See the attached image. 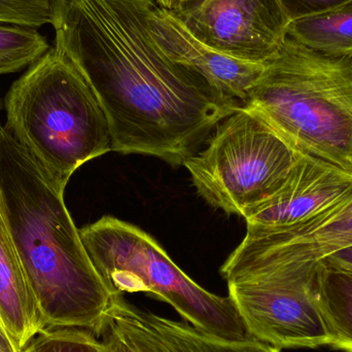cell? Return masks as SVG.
<instances>
[{
  "mask_svg": "<svg viewBox=\"0 0 352 352\" xmlns=\"http://www.w3.org/2000/svg\"><path fill=\"white\" fill-rule=\"evenodd\" d=\"M154 0H64L56 39L90 84L113 152L184 164L244 103L175 61L152 33Z\"/></svg>",
  "mask_w": 352,
  "mask_h": 352,
  "instance_id": "1",
  "label": "cell"
},
{
  "mask_svg": "<svg viewBox=\"0 0 352 352\" xmlns=\"http://www.w3.org/2000/svg\"><path fill=\"white\" fill-rule=\"evenodd\" d=\"M64 192L3 128L0 210L45 330L82 329L99 338L113 296L91 262Z\"/></svg>",
  "mask_w": 352,
  "mask_h": 352,
  "instance_id": "2",
  "label": "cell"
},
{
  "mask_svg": "<svg viewBox=\"0 0 352 352\" xmlns=\"http://www.w3.org/2000/svg\"><path fill=\"white\" fill-rule=\"evenodd\" d=\"M4 109V128L62 188L85 163L113 151L104 111L58 39L12 84Z\"/></svg>",
  "mask_w": 352,
  "mask_h": 352,
  "instance_id": "3",
  "label": "cell"
},
{
  "mask_svg": "<svg viewBox=\"0 0 352 352\" xmlns=\"http://www.w3.org/2000/svg\"><path fill=\"white\" fill-rule=\"evenodd\" d=\"M244 104L298 152L352 173V55L320 53L287 36Z\"/></svg>",
  "mask_w": 352,
  "mask_h": 352,
  "instance_id": "4",
  "label": "cell"
},
{
  "mask_svg": "<svg viewBox=\"0 0 352 352\" xmlns=\"http://www.w3.org/2000/svg\"><path fill=\"white\" fill-rule=\"evenodd\" d=\"M80 234L111 296L150 294L206 334L230 340L252 338L231 298L209 293L197 285L144 230L103 217L82 228Z\"/></svg>",
  "mask_w": 352,
  "mask_h": 352,
  "instance_id": "5",
  "label": "cell"
},
{
  "mask_svg": "<svg viewBox=\"0 0 352 352\" xmlns=\"http://www.w3.org/2000/svg\"><path fill=\"white\" fill-rule=\"evenodd\" d=\"M300 154L258 111L243 104L184 165L211 206L243 217L283 188Z\"/></svg>",
  "mask_w": 352,
  "mask_h": 352,
  "instance_id": "6",
  "label": "cell"
},
{
  "mask_svg": "<svg viewBox=\"0 0 352 352\" xmlns=\"http://www.w3.org/2000/svg\"><path fill=\"white\" fill-rule=\"evenodd\" d=\"M320 262H225L221 274L252 338L280 351L330 346L316 300Z\"/></svg>",
  "mask_w": 352,
  "mask_h": 352,
  "instance_id": "7",
  "label": "cell"
},
{
  "mask_svg": "<svg viewBox=\"0 0 352 352\" xmlns=\"http://www.w3.org/2000/svg\"><path fill=\"white\" fill-rule=\"evenodd\" d=\"M173 12L199 41L254 63L278 53L292 21L281 0H188Z\"/></svg>",
  "mask_w": 352,
  "mask_h": 352,
  "instance_id": "8",
  "label": "cell"
},
{
  "mask_svg": "<svg viewBox=\"0 0 352 352\" xmlns=\"http://www.w3.org/2000/svg\"><path fill=\"white\" fill-rule=\"evenodd\" d=\"M352 194V173L300 154L283 188L244 213L248 228L287 229L306 223Z\"/></svg>",
  "mask_w": 352,
  "mask_h": 352,
  "instance_id": "9",
  "label": "cell"
},
{
  "mask_svg": "<svg viewBox=\"0 0 352 352\" xmlns=\"http://www.w3.org/2000/svg\"><path fill=\"white\" fill-rule=\"evenodd\" d=\"M352 245V194L306 223L280 230L248 228L227 261L248 263L320 262Z\"/></svg>",
  "mask_w": 352,
  "mask_h": 352,
  "instance_id": "10",
  "label": "cell"
},
{
  "mask_svg": "<svg viewBox=\"0 0 352 352\" xmlns=\"http://www.w3.org/2000/svg\"><path fill=\"white\" fill-rule=\"evenodd\" d=\"M150 24L157 43L175 61L202 74L227 96L245 102L266 63L244 61L209 47L195 37L173 12L156 2L151 12Z\"/></svg>",
  "mask_w": 352,
  "mask_h": 352,
  "instance_id": "11",
  "label": "cell"
},
{
  "mask_svg": "<svg viewBox=\"0 0 352 352\" xmlns=\"http://www.w3.org/2000/svg\"><path fill=\"white\" fill-rule=\"evenodd\" d=\"M0 320L22 352L45 330L24 268L0 210Z\"/></svg>",
  "mask_w": 352,
  "mask_h": 352,
  "instance_id": "12",
  "label": "cell"
},
{
  "mask_svg": "<svg viewBox=\"0 0 352 352\" xmlns=\"http://www.w3.org/2000/svg\"><path fill=\"white\" fill-rule=\"evenodd\" d=\"M316 300L330 336L329 347L352 352V271L320 261Z\"/></svg>",
  "mask_w": 352,
  "mask_h": 352,
  "instance_id": "13",
  "label": "cell"
},
{
  "mask_svg": "<svg viewBox=\"0 0 352 352\" xmlns=\"http://www.w3.org/2000/svg\"><path fill=\"white\" fill-rule=\"evenodd\" d=\"M138 320L169 352H281L256 339L230 340L206 334L186 322H176L134 306Z\"/></svg>",
  "mask_w": 352,
  "mask_h": 352,
  "instance_id": "14",
  "label": "cell"
},
{
  "mask_svg": "<svg viewBox=\"0 0 352 352\" xmlns=\"http://www.w3.org/2000/svg\"><path fill=\"white\" fill-rule=\"evenodd\" d=\"M287 36L320 53L352 55V1L322 14L291 21Z\"/></svg>",
  "mask_w": 352,
  "mask_h": 352,
  "instance_id": "15",
  "label": "cell"
},
{
  "mask_svg": "<svg viewBox=\"0 0 352 352\" xmlns=\"http://www.w3.org/2000/svg\"><path fill=\"white\" fill-rule=\"evenodd\" d=\"M99 338L107 352H169L138 320L133 304L123 295L113 296Z\"/></svg>",
  "mask_w": 352,
  "mask_h": 352,
  "instance_id": "16",
  "label": "cell"
},
{
  "mask_svg": "<svg viewBox=\"0 0 352 352\" xmlns=\"http://www.w3.org/2000/svg\"><path fill=\"white\" fill-rule=\"evenodd\" d=\"M50 49L36 29L0 23V76L30 67Z\"/></svg>",
  "mask_w": 352,
  "mask_h": 352,
  "instance_id": "17",
  "label": "cell"
},
{
  "mask_svg": "<svg viewBox=\"0 0 352 352\" xmlns=\"http://www.w3.org/2000/svg\"><path fill=\"white\" fill-rule=\"evenodd\" d=\"M64 0H0V23L38 28L58 26Z\"/></svg>",
  "mask_w": 352,
  "mask_h": 352,
  "instance_id": "18",
  "label": "cell"
},
{
  "mask_svg": "<svg viewBox=\"0 0 352 352\" xmlns=\"http://www.w3.org/2000/svg\"><path fill=\"white\" fill-rule=\"evenodd\" d=\"M22 352H107V349L90 331L58 328L39 333Z\"/></svg>",
  "mask_w": 352,
  "mask_h": 352,
  "instance_id": "19",
  "label": "cell"
},
{
  "mask_svg": "<svg viewBox=\"0 0 352 352\" xmlns=\"http://www.w3.org/2000/svg\"><path fill=\"white\" fill-rule=\"evenodd\" d=\"M352 0H281L292 21L334 10Z\"/></svg>",
  "mask_w": 352,
  "mask_h": 352,
  "instance_id": "20",
  "label": "cell"
},
{
  "mask_svg": "<svg viewBox=\"0 0 352 352\" xmlns=\"http://www.w3.org/2000/svg\"><path fill=\"white\" fill-rule=\"evenodd\" d=\"M322 260L340 268L352 271V245L336 250Z\"/></svg>",
  "mask_w": 352,
  "mask_h": 352,
  "instance_id": "21",
  "label": "cell"
},
{
  "mask_svg": "<svg viewBox=\"0 0 352 352\" xmlns=\"http://www.w3.org/2000/svg\"><path fill=\"white\" fill-rule=\"evenodd\" d=\"M154 1L165 10L175 12L182 8L188 0H154Z\"/></svg>",
  "mask_w": 352,
  "mask_h": 352,
  "instance_id": "22",
  "label": "cell"
},
{
  "mask_svg": "<svg viewBox=\"0 0 352 352\" xmlns=\"http://www.w3.org/2000/svg\"><path fill=\"white\" fill-rule=\"evenodd\" d=\"M0 111H1V102H0ZM4 127H2L1 123H0V134H1L2 130H3Z\"/></svg>",
  "mask_w": 352,
  "mask_h": 352,
  "instance_id": "23",
  "label": "cell"
},
{
  "mask_svg": "<svg viewBox=\"0 0 352 352\" xmlns=\"http://www.w3.org/2000/svg\"><path fill=\"white\" fill-rule=\"evenodd\" d=\"M0 352H4V351H2L1 349H0Z\"/></svg>",
  "mask_w": 352,
  "mask_h": 352,
  "instance_id": "24",
  "label": "cell"
}]
</instances>
